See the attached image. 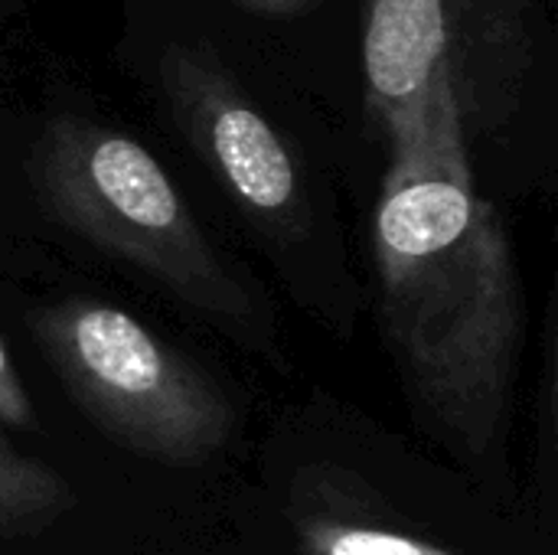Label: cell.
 <instances>
[{
	"mask_svg": "<svg viewBox=\"0 0 558 555\" xmlns=\"http://www.w3.org/2000/svg\"><path fill=\"white\" fill-rule=\"evenodd\" d=\"M232 3L262 16H298L301 10L311 7V0H232Z\"/></svg>",
	"mask_w": 558,
	"mask_h": 555,
	"instance_id": "obj_9",
	"label": "cell"
},
{
	"mask_svg": "<svg viewBox=\"0 0 558 555\" xmlns=\"http://www.w3.org/2000/svg\"><path fill=\"white\" fill-rule=\"evenodd\" d=\"M33 402L26 396V386L16 373L13 357L7 353V347L0 343V422L13 425V429H33Z\"/></svg>",
	"mask_w": 558,
	"mask_h": 555,
	"instance_id": "obj_8",
	"label": "cell"
},
{
	"mask_svg": "<svg viewBox=\"0 0 558 555\" xmlns=\"http://www.w3.org/2000/svg\"><path fill=\"white\" fill-rule=\"evenodd\" d=\"M298 536L307 555H461L399 530H383V527H366L333 517L301 520Z\"/></svg>",
	"mask_w": 558,
	"mask_h": 555,
	"instance_id": "obj_7",
	"label": "cell"
},
{
	"mask_svg": "<svg viewBox=\"0 0 558 555\" xmlns=\"http://www.w3.org/2000/svg\"><path fill=\"white\" fill-rule=\"evenodd\" d=\"M72 500L75 494L59 471L0 442V540L46 530Z\"/></svg>",
	"mask_w": 558,
	"mask_h": 555,
	"instance_id": "obj_6",
	"label": "cell"
},
{
	"mask_svg": "<svg viewBox=\"0 0 558 555\" xmlns=\"http://www.w3.org/2000/svg\"><path fill=\"white\" fill-rule=\"evenodd\" d=\"M539 0H366L363 65L389 128L445 79L461 128L513 114L536 62Z\"/></svg>",
	"mask_w": 558,
	"mask_h": 555,
	"instance_id": "obj_4",
	"label": "cell"
},
{
	"mask_svg": "<svg viewBox=\"0 0 558 555\" xmlns=\"http://www.w3.org/2000/svg\"><path fill=\"white\" fill-rule=\"evenodd\" d=\"M386 131L392 164L373 222L379 327L425 415L484 455L507 422L523 337L510 232L474 186L445 79Z\"/></svg>",
	"mask_w": 558,
	"mask_h": 555,
	"instance_id": "obj_1",
	"label": "cell"
},
{
	"mask_svg": "<svg viewBox=\"0 0 558 555\" xmlns=\"http://www.w3.org/2000/svg\"><path fill=\"white\" fill-rule=\"evenodd\" d=\"M29 327L72 399L128 451L190 468L226 448V396L128 311L69 298L39 307Z\"/></svg>",
	"mask_w": 558,
	"mask_h": 555,
	"instance_id": "obj_3",
	"label": "cell"
},
{
	"mask_svg": "<svg viewBox=\"0 0 558 555\" xmlns=\"http://www.w3.org/2000/svg\"><path fill=\"white\" fill-rule=\"evenodd\" d=\"M33 180L52 216L183 301L239 317L245 291L229 278L190 206L137 141L92 121H52L33 154Z\"/></svg>",
	"mask_w": 558,
	"mask_h": 555,
	"instance_id": "obj_2",
	"label": "cell"
},
{
	"mask_svg": "<svg viewBox=\"0 0 558 555\" xmlns=\"http://www.w3.org/2000/svg\"><path fill=\"white\" fill-rule=\"evenodd\" d=\"M160 79L177 124L232 196L268 229L301 232L307 200L294 157L229 72L199 49L173 46L160 62Z\"/></svg>",
	"mask_w": 558,
	"mask_h": 555,
	"instance_id": "obj_5",
	"label": "cell"
}]
</instances>
